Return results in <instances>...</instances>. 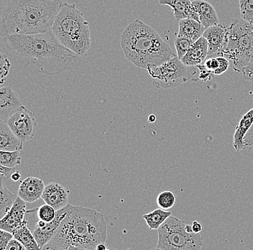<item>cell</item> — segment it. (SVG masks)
<instances>
[{
  "instance_id": "cell-1",
  "label": "cell",
  "mask_w": 253,
  "mask_h": 250,
  "mask_svg": "<svg viewBox=\"0 0 253 250\" xmlns=\"http://www.w3.org/2000/svg\"><path fill=\"white\" fill-rule=\"evenodd\" d=\"M7 48L33 64L47 76L61 74L77 60V54L63 45L51 31L32 35H12L3 38Z\"/></svg>"
},
{
  "instance_id": "cell-2",
  "label": "cell",
  "mask_w": 253,
  "mask_h": 250,
  "mask_svg": "<svg viewBox=\"0 0 253 250\" xmlns=\"http://www.w3.org/2000/svg\"><path fill=\"white\" fill-rule=\"evenodd\" d=\"M107 239V224L102 213L69 204L66 217L42 250H96Z\"/></svg>"
},
{
  "instance_id": "cell-3",
  "label": "cell",
  "mask_w": 253,
  "mask_h": 250,
  "mask_svg": "<svg viewBox=\"0 0 253 250\" xmlns=\"http://www.w3.org/2000/svg\"><path fill=\"white\" fill-rule=\"evenodd\" d=\"M63 4L61 0H12L3 9L1 37L51 31Z\"/></svg>"
},
{
  "instance_id": "cell-4",
  "label": "cell",
  "mask_w": 253,
  "mask_h": 250,
  "mask_svg": "<svg viewBox=\"0 0 253 250\" xmlns=\"http://www.w3.org/2000/svg\"><path fill=\"white\" fill-rule=\"evenodd\" d=\"M120 43L126 59L142 69L159 66L176 56L153 28L138 19L126 27Z\"/></svg>"
},
{
  "instance_id": "cell-5",
  "label": "cell",
  "mask_w": 253,
  "mask_h": 250,
  "mask_svg": "<svg viewBox=\"0 0 253 250\" xmlns=\"http://www.w3.org/2000/svg\"><path fill=\"white\" fill-rule=\"evenodd\" d=\"M51 31L64 47L77 56H85L91 48L89 25L76 4L63 2Z\"/></svg>"
},
{
  "instance_id": "cell-6",
  "label": "cell",
  "mask_w": 253,
  "mask_h": 250,
  "mask_svg": "<svg viewBox=\"0 0 253 250\" xmlns=\"http://www.w3.org/2000/svg\"><path fill=\"white\" fill-rule=\"evenodd\" d=\"M253 52V25L235 19L229 26L228 43L221 56L232 61V69L243 72L251 61Z\"/></svg>"
},
{
  "instance_id": "cell-7",
  "label": "cell",
  "mask_w": 253,
  "mask_h": 250,
  "mask_svg": "<svg viewBox=\"0 0 253 250\" xmlns=\"http://www.w3.org/2000/svg\"><path fill=\"white\" fill-rule=\"evenodd\" d=\"M186 222L170 216L158 229V245L161 250H199L204 241L200 234L189 233Z\"/></svg>"
},
{
  "instance_id": "cell-8",
  "label": "cell",
  "mask_w": 253,
  "mask_h": 250,
  "mask_svg": "<svg viewBox=\"0 0 253 250\" xmlns=\"http://www.w3.org/2000/svg\"><path fill=\"white\" fill-rule=\"evenodd\" d=\"M197 66H186L176 56L159 66H149L147 70L156 88L167 90L192 80L197 74Z\"/></svg>"
},
{
  "instance_id": "cell-9",
  "label": "cell",
  "mask_w": 253,
  "mask_h": 250,
  "mask_svg": "<svg viewBox=\"0 0 253 250\" xmlns=\"http://www.w3.org/2000/svg\"><path fill=\"white\" fill-rule=\"evenodd\" d=\"M10 129L20 140L25 142L33 140L37 130L36 115L22 105L7 121Z\"/></svg>"
},
{
  "instance_id": "cell-10",
  "label": "cell",
  "mask_w": 253,
  "mask_h": 250,
  "mask_svg": "<svg viewBox=\"0 0 253 250\" xmlns=\"http://www.w3.org/2000/svg\"><path fill=\"white\" fill-rule=\"evenodd\" d=\"M229 27L224 23H218L205 30L203 37L208 41V56H221L228 43Z\"/></svg>"
},
{
  "instance_id": "cell-11",
  "label": "cell",
  "mask_w": 253,
  "mask_h": 250,
  "mask_svg": "<svg viewBox=\"0 0 253 250\" xmlns=\"http://www.w3.org/2000/svg\"><path fill=\"white\" fill-rule=\"evenodd\" d=\"M68 205L62 209L57 210L56 216L53 221L45 222L39 219V221L32 227V232L39 244L40 249H43L44 247L53 238L57 229L67 214Z\"/></svg>"
},
{
  "instance_id": "cell-12",
  "label": "cell",
  "mask_w": 253,
  "mask_h": 250,
  "mask_svg": "<svg viewBox=\"0 0 253 250\" xmlns=\"http://www.w3.org/2000/svg\"><path fill=\"white\" fill-rule=\"evenodd\" d=\"M26 203L18 196L12 208L0 220V229L13 234L19 227L25 224L27 221L25 218L27 213Z\"/></svg>"
},
{
  "instance_id": "cell-13",
  "label": "cell",
  "mask_w": 253,
  "mask_h": 250,
  "mask_svg": "<svg viewBox=\"0 0 253 250\" xmlns=\"http://www.w3.org/2000/svg\"><path fill=\"white\" fill-rule=\"evenodd\" d=\"M70 191L58 183H50L45 186L41 199L45 203L53 206L55 210L62 209L68 205Z\"/></svg>"
},
{
  "instance_id": "cell-14",
  "label": "cell",
  "mask_w": 253,
  "mask_h": 250,
  "mask_svg": "<svg viewBox=\"0 0 253 250\" xmlns=\"http://www.w3.org/2000/svg\"><path fill=\"white\" fill-rule=\"evenodd\" d=\"M45 186L42 179L28 176L19 187L17 196L26 202H34L42 198Z\"/></svg>"
},
{
  "instance_id": "cell-15",
  "label": "cell",
  "mask_w": 253,
  "mask_h": 250,
  "mask_svg": "<svg viewBox=\"0 0 253 250\" xmlns=\"http://www.w3.org/2000/svg\"><path fill=\"white\" fill-rule=\"evenodd\" d=\"M21 100L10 87L0 90V121L7 122L8 118L21 106Z\"/></svg>"
},
{
  "instance_id": "cell-16",
  "label": "cell",
  "mask_w": 253,
  "mask_h": 250,
  "mask_svg": "<svg viewBox=\"0 0 253 250\" xmlns=\"http://www.w3.org/2000/svg\"><path fill=\"white\" fill-rule=\"evenodd\" d=\"M208 56V41L202 36L190 47L181 61L186 66H197L202 64Z\"/></svg>"
},
{
  "instance_id": "cell-17",
  "label": "cell",
  "mask_w": 253,
  "mask_h": 250,
  "mask_svg": "<svg viewBox=\"0 0 253 250\" xmlns=\"http://www.w3.org/2000/svg\"><path fill=\"white\" fill-rule=\"evenodd\" d=\"M159 3L161 5L171 7L174 17L178 22L186 18H192L199 22V15L191 0H159Z\"/></svg>"
},
{
  "instance_id": "cell-18",
  "label": "cell",
  "mask_w": 253,
  "mask_h": 250,
  "mask_svg": "<svg viewBox=\"0 0 253 250\" xmlns=\"http://www.w3.org/2000/svg\"><path fill=\"white\" fill-rule=\"evenodd\" d=\"M192 4L199 15V22L206 29L219 23L216 9L210 2L205 0H194Z\"/></svg>"
},
{
  "instance_id": "cell-19",
  "label": "cell",
  "mask_w": 253,
  "mask_h": 250,
  "mask_svg": "<svg viewBox=\"0 0 253 250\" xmlns=\"http://www.w3.org/2000/svg\"><path fill=\"white\" fill-rule=\"evenodd\" d=\"M23 141L14 134L7 122L0 121V150L20 151L23 149Z\"/></svg>"
},
{
  "instance_id": "cell-20",
  "label": "cell",
  "mask_w": 253,
  "mask_h": 250,
  "mask_svg": "<svg viewBox=\"0 0 253 250\" xmlns=\"http://www.w3.org/2000/svg\"><path fill=\"white\" fill-rule=\"evenodd\" d=\"M253 124V108L247 112L239 122L235 129L233 137V147L237 151L246 150L244 143V138L248 131L251 129Z\"/></svg>"
},
{
  "instance_id": "cell-21",
  "label": "cell",
  "mask_w": 253,
  "mask_h": 250,
  "mask_svg": "<svg viewBox=\"0 0 253 250\" xmlns=\"http://www.w3.org/2000/svg\"><path fill=\"white\" fill-rule=\"evenodd\" d=\"M206 28L199 21L192 18H186L178 21V33L177 36L187 38L193 42L200 39Z\"/></svg>"
},
{
  "instance_id": "cell-22",
  "label": "cell",
  "mask_w": 253,
  "mask_h": 250,
  "mask_svg": "<svg viewBox=\"0 0 253 250\" xmlns=\"http://www.w3.org/2000/svg\"><path fill=\"white\" fill-rule=\"evenodd\" d=\"M202 66L213 75H221L230 66V62L226 57L216 56L207 58L202 64Z\"/></svg>"
},
{
  "instance_id": "cell-23",
  "label": "cell",
  "mask_w": 253,
  "mask_h": 250,
  "mask_svg": "<svg viewBox=\"0 0 253 250\" xmlns=\"http://www.w3.org/2000/svg\"><path fill=\"white\" fill-rule=\"evenodd\" d=\"M28 221L27 220L25 224L14 232V237L23 244L24 247L26 248V250H41L39 244L36 241L33 232L28 227Z\"/></svg>"
},
{
  "instance_id": "cell-24",
  "label": "cell",
  "mask_w": 253,
  "mask_h": 250,
  "mask_svg": "<svg viewBox=\"0 0 253 250\" xmlns=\"http://www.w3.org/2000/svg\"><path fill=\"white\" fill-rule=\"evenodd\" d=\"M4 180L0 178V218H2L12 208L18 196L13 194L4 185Z\"/></svg>"
},
{
  "instance_id": "cell-25",
  "label": "cell",
  "mask_w": 253,
  "mask_h": 250,
  "mask_svg": "<svg viewBox=\"0 0 253 250\" xmlns=\"http://www.w3.org/2000/svg\"><path fill=\"white\" fill-rule=\"evenodd\" d=\"M171 215V212L160 208L150 212V213L144 214L142 218L145 219V222L150 229L158 230L160 226L162 225L166 219L170 217Z\"/></svg>"
},
{
  "instance_id": "cell-26",
  "label": "cell",
  "mask_w": 253,
  "mask_h": 250,
  "mask_svg": "<svg viewBox=\"0 0 253 250\" xmlns=\"http://www.w3.org/2000/svg\"><path fill=\"white\" fill-rule=\"evenodd\" d=\"M20 151H7L0 150V164L8 167H16L22 164Z\"/></svg>"
},
{
  "instance_id": "cell-27",
  "label": "cell",
  "mask_w": 253,
  "mask_h": 250,
  "mask_svg": "<svg viewBox=\"0 0 253 250\" xmlns=\"http://www.w3.org/2000/svg\"><path fill=\"white\" fill-rule=\"evenodd\" d=\"M175 200L176 199L175 194L172 191H163L158 196L157 204L160 208L164 210H169L175 205Z\"/></svg>"
},
{
  "instance_id": "cell-28",
  "label": "cell",
  "mask_w": 253,
  "mask_h": 250,
  "mask_svg": "<svg viewBox=\"0 0 253 250\" xmlns=\"http://www.w3.org/2000/svg\"><path fill=\"white\" fill-rule=\"evenodd\" d=\"M193 44L194 42L187 38L176 36L174 41V45H175V50H176L177 56L180 60L186 55Z\"/></svg>"
},
{
  "instance_id": "cell-29",
  "label": "cell",
  "mask_w": 253,
  "mask_h": 250,
  "mask_svg": "<svg viewBox=\"0 0 253 250\" xmlns=\"http://www.w3.org/2000/svg\"><path fill=\"white\" fill-rule=\"evenodd\" d=\"M37 217L41 221L50 222L54 220L57 214V210L49 204H44L37 208Z\"/></svg>"
},
{
  "instance_id": "cell-30",
  "label": "cell",
  "mask_w": 253,
  "mask_h": 250,
  "mask_svg": "<svg viewBox=\"0 0 253 250\" xmlns=\"http://www.w3.org/2000/svg\"><path fill=\"white\" fill-rule=\"evenodd\" d=\"M240 9L242 18L253 25V0H240Z\"/></svg>"
},
{
  "instance_id": "cell-31",
  "label": "cell",
  "mask_w": 253,
  "mask_h": 250,
  "mask_svg": "<svg viewBox=\"0 0 253 250\" xmlns=\"http://www.w3.org/2000/svg\"><path fill=\"white\" fill-rule=\"evenodd\" d=\"M12 67L10 61L4 53H0V84L3 85L7 80L10 68Z\"/></svg>"
},
{
  "instance_id": "cell-32",
  "label": "cell",
  "mask_w": 253,
  "mask_h": 250,
  "mask_svg": "<svg viewBox=\"0 0 253 250\" xmlns=\"http://www.w3.org/2000/svg\"><path fill=\"white\" fill-rule=\"evenodd\" d=\"M13 237V234L0 229V250H5L8 244Z\"/></svg>"
},
{
  "instance_id": "cell-33",
  "label": "cell",
  "mask_w": 253,
  "mask_h": 250,
  "mask_svg": "<svg viewBox=\"0 0 253 250\" xmlns=\"http://www.w3.org/2000/svg\"><path fill=\"white\" fill-rule=\"evenodd\" d=\"M242 73L243 74V80L250 81V82H252L253 83V52L251 61L245 66Z\"/></svg>"
},
{
  "instance_id": "cell-34",
  "label": "cell",
  "mask_w": 253,
  "mask_h": 250,
  "mask_svg": "<svg viewBox=\"0 0 253 250\" xmlns=\"http://www.w3.org/2000/svg\"><path fill=\"white\" fill-rule=\"evenodd\" d=\"M197 69L199 70V75L197 79L194 81H202V82H207V81L211 80L213 78V74H210L202 66L199 64L197 66Z\"/></svg>"
},
{
  "instance_id": "cell-35",
  "label": "cell",
  "mask_w": 253,
  "mask_h": 250,
  "mask_svg": "<svg viewBox=\"0 0 253 250\" xmlns=\"http://www.w3.org/2000/svg\"><path fill=\"white\" fill-rule=\"evenodd\" d=\"M15 171H17L16 170V167H8L1 164L0 165V172H1L0 178L4 179V180L11 179V176Z\"/></svg>"
},
{
  "instance_id": "cell-36",
  "label": "cell",
  "mask_w": 253,
  "mask_h": 250,
  "mask_svg": "<svg viewBox=\"0 0 253 250\" xmlns=\"http://www.w3.org/2000/svg\"><path fill=\"white\" fill-rule=\"evenodd\" d=\"M5 250H26V248L24 247L21 242L13 237L8 244Z\"/></svg>"
},
{
  "instance_id": "cell-37",
  "label": "cell",
  "mask_w": 253,
  "mask_h": 250,
  "mask_svg": "<svg viewBox=\"0 0 253 250\" xmlns=\"http://www.w3.org/2000/svg\"><path fill=\"white\" fill-rule=\"evenodd\" d=\"M244 143L245 146H246L247 148L248 147H253V124L252 127L251 128V129L248 131L246 135L244 138Z\"/></svg>"
},
{
  "instance_id": "cell-38",
  "label": "cell",
  "mask_w": 253,
  "mask_h": 250,
  "mask_svg": "<svg viewBox=\"0 0 253 250\" xmlns=\"http://www.w3.org/2000/svg\"><path fill=\"white\" fill-rule=\"evenodd\" d=\"M193 232L196 234H199L203 229V226L197 221H194L192 223Z\"/></svg>"
},
{
  "instance_id": "cell-39",
  "label": "cell",
  "mask_w": 253,
  "mask_h": 250,
  "mask_svg": "<svg viewBox=\"0 0 253 250\" xmlns=\"http://www.w3.org/2000/svg\"><path fill=\"white\" fill-rule=\"evenodd\" d=\"M21 179V174L19 171H15L13 174H12V176H11V180L14 182H17Z\"/></svg>"
},
{
  "instance_id": "cell-40",
  "label": "cell",
  "mask_w": 253,
  "mask_h": 250,
  "mask_svg": "<svg viewBox=\"0 0 253 250\" xmlns=\"http://www.w3.org/2000/svg\"><path fill=\"white\" fill-rule=\"evenodd\" d=\"M156 120H157V117H156V115H153V114H151V115H150L149 116H148V121L149 123H155V122L156 121Z\"/></svg>"
},
{
  "instance_id": "cell-41",
  "label": "cell",
  "mask_w": 253,
  "mask_h": 250,
  "mask_svg": "<svg viewBox=\"0 0 253 250\" xmlns=\"http://www.w3.org/2000/svg\"><path fill=\"white\" fill-rule=\"evenodd\" d=\"M107 250V247H106L105 243H101L97 245L96 247V250Z\"/></svg>"
}]
</instances>
